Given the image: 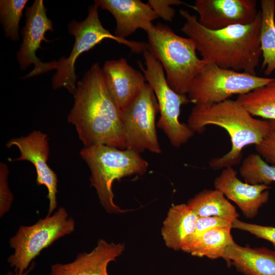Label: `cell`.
I'll return each mask as SVG.
<instances>
[{
	"instance_id": "cell-15",
	"label": "cell",
	"mask_w": 275,
	"mask_h": 275,
	"mask_svg": "<svg viewBox=\"0 0 275 275\" xmlns=\"http://www.w3.org/2000/svg\"><path fill=\"white\" fill-rule=\"evenodd\" d=\"M214 186L234 202L249 218L255 217L260 208L269 200V185H253L241 181L233 167L223 169L221 174L215 178Z\"/></svg>"
},
{
	"instance_id": "cell-20",
	"label": "cell",
	"mask_w": 275,
	"mask_h": 275,
	"mask_svg": "<svg viewBox=\"0 0 275 275\" xmlns=\"http://www.w3.org/2000/svg\"><path fill=\"white\" fill-rule=\"evenodd\" d=\"M187 205L198 217H218L233 222L239 216L235 207L215 189L201 191Z\"/></svg>"
},
{
	"instance_id": "cell-30",
	"label": "cell",
	"mask_w": 275,
	"mask_h": 275,
	"mask_svg": "<svg viewBox=\"0 0 275 275\" xmlns=\"http://www.w3.org/2000/svg\"><path fill=\"white\" fill-rule=\"evenodd\" d=\"M147 3L154 11L158 18L168 21H172L175 14V10L171 7L173 5H188L180 0H148Z\"/></svg>"
},
{
	"instance_id": "cell-6",
	"label": "cell",
	"mask_w": 275,
	"mask_h": 275,
	"mask_svg": "<svg viewBox=\"0 0 275 275\" xmlns=\"http://www.w3.org/2000/svg\"><path fill=\"white\" fill-rule=\"evenodd\" d=\"M98 7L94 4L88 9V14L81 21L72 20L68 24L70 34L75 38L74 43L69 57L63 56L57 61V70L51 80L52 87L56 90L65 88L74 94L77 79L75 64L77 58L88 51L102 40L109 39L129 47L131 51L140 53L148 48V43L122 39L111 34L102 25L99 17Z\"/></svg>"
},
{
	"instance_id": "cell-4",
	"label": "cell",
	"mask_w": 275,
	"mask_h": 275,
	"mask_svg": "<svg viewBox=\"0 0 275 275\" xmlns=\"http://www.w3.org/2000/svg\"><path fill=\"white\" fill-rule=\"evenodd\" d=\"M146 33L148 49L162 65L168 85L176 93L187 95L192 81L207 64L198 57L194 42L161 23Z\"/></svg>"
},
{
	"instance_id": "cell-23",
	"label": "cell",
	"mask_w": 275,
	"mask_h": 275,
	"mask_svg": "<svg viewBox=\"0 0 275 275\" xmlns=\"http://www.w3.org/2000/svg\"><path fill=\"white\" fill-rule=\"evenodd\" d=\"M236 100L254 117L275 120V78L248 93L238 95Z\"/></svg>"
},
{
	"instance_id": "cell-12",
	"label": "cell",
	"mask_w": 275,
	"mask_h": 275,
	"mask_svg": "<svg viewBox=\"0 0 275 275\" xmlns=\"http://www.w3.org/2000/svg\"><path fill=\"white\" fill-rule=\"evenodd\" d=\"M16 146L20 156L12 161L26 160L35 168L38 185H44L48 191L46 197L49 200L47 215H50L57 206L58 177L48 166L47 161L49 153L48 138L47 134L39 130H35L25 136L13 138L6 144L8 148Z\"/></svg>"
},
{
	"instance_id": "cell-29",
	"label": "cell",
	"mask_w": 275,
	"mask_h": 275,
	"mask_svg": "<svg viewBox=\"0 0 275 275\" xmlns=\"http://www.w3.org/2000/svg\"><path fill=\"white\" fill-rule=\"evenodd\" d=\"M9 169L6 164L0 163V216L3 217L11 208L14 199L8 183Z\"/></svg>"
},
{
	"instance_id": "cell-14",
	"label": "cell",
	"mask_w": 275,
	"mask_h": 275,
	"mask_svg": "<svg viewBox=\"0 0 275 275\" xmlns=\"http://www.w3.org/2000/svg\"><path fill=\"white\" fill-rule=\"evenodd\" d=\"M102 71L108 92L120 111L133 102L146 83L144 74L124 58L106 61Z\"/></svg>"
},
{
	"instance_id": "cell-25",
	"label": "cell",
	"mask_w": 275,
	"mask_h": 275,
	"mask_svg": "<svg viewBox=\"0 0 275 275\" xmlns=\"http://www.w3.org/2000/svg\"><path fill=\"white\" fill-rule=\"evenodd\" d=\"M28 0H1L0 20L5 36L10 40H19V24Z\"/></svg>"
},
{
	"instance_id": "cell-16",
	"label": "cell",
	"mask_w": 275,
	"mask_h": 275,
	"mask_svg": "<svg viewBox=\"0 0 275 275\" xmlns=\"http://www.w3.org/2000/svg\"><path fill=\"white\" fill-rule=\"evenodd\" d=\"M94 4L114 16L116 22L114 35L122 39L139 29L147 32L154 26L152 21L158 18L147 3L140 0H96Z\"/></svg>"
},
{
	"instance_id": "cell-7",
	"label": "cell",
	"mask_w": 275,
	"mask_h": 275,
	"mask_svg": "<svg viewBox=\"0 0 275 275\" xmlns=\"http://www.w3.org/2000/svg\"><path fill=\"white\" fill-rule=\"evenodd\" d=\"M74 219L61 207L53 215H47L31 226H21L9 240L14 250L8 262L15 272L24 273L41 251L75 230Z\"/></svg>"
},
{
	"instance_id": "cell-26",
	"label": "cell",
	"mask_w": 275,
	"mask_h": 275,
	"mask_svg": "<svg viewBox=\"0 0 275 275\" xmlns=\"http://www.w3.org/2000/svg\"><path fill=\"white\" fill-rule=\"evenodd\" d=\"M216 228L232 229L233 228V222L218 217H198L194 232L188 238L185 245L183 248L192 244L206 231Z\"/></svg>"
},
{
	"instance_id": "cell-10",
	"label": "cell",
	"mask_w": 275,
	"mask_h": 275,
	"mask_svg": "<svg viewBox=\"0 0 275 275\" xmlns=\"http://www.w3.org/2000/svg\"><path fill=\"white\" fill-rule=\"evenodd\" d=\"M159 112L155 93L146 82L133 102L121 111L127 149L139 153L146 150L161 153L155 124L156 116Z\"/></svg>"
},
{
	"instance_id": "cell-1",
	"label": "cell",
	"mask_w": 275,
	"mask_h": 275,
	"mask_svg": "<svg viewBox=\"0 0 275 275\" xmlns=\"http://www.w3.org/2000/svg\"><path fill=\"white\" fill-rule=\"evenodd\" d=\"M68 121L88 147L97 145L127 149L121 111L106 88L102 68L94 63L76 84Z\"/></svg>"
},
{
	"instance_id": "cell-24",
	"label": "cell",
	"mask_w": 275,
	"mask_h": 275,
	"mask_svg": "<svg viewBox=\"0 0 275 275\" xmlns=\"http://www.w3.org/2000/svg\"><path fill=\"white\" fill-rule=\"evenodd\" d=\"M239 172L245 182L269 185L275 182V167L267 163L258 153L250 154L242 161Z\"/></svg>"
},
{
	"instance_id": "cell-13",
	"label": "cell",
	"mask_w": 275,
	"mask_h": 275,
	"mask_svg": "<svg viewBox=\"0 0 275 275\" xmlns=\"http://www.w3.org/2000/svg\"><path fill=\"white\" fill-rule=\"evenodd\" d=\"M190 8L199 14V23L211 30L250 24L259 11L255 0H196Z\"/></svg>"
},
{
	"instance_id": "cell-2",
	"label": "cell",
	"mask_w": 275,
	"mask_h": 275,
	"mask_svg": "<svg viewBox=\"0 0 275 275\" xmlns=\"http://www.w3.org/2000/svg\"><path fill=\"white\" fill-rule=\"evenodd\" d=\"M180 14L185 20L181 32L194 42L197 50L207 63L256 75V69L262 56L260 10L250 24L218 30L204 28L198 17L187 10L181 9Z\"/></svg>"
},
{
	"instance_id": "cell-11",
	"label": "cell",
	"mask_w": 275,
	"mask_h": 275,
	"mask_svg": "<svg viewBox=\"0 0 275 275\" xmlns=\"http://www.w3.org/2000/svg\"><path fill=\"white\" fill-rule=\"evenodd\" d=\"M25 23L21 31L22 41L16 53L20 68L24 70L33 64V69L22 79L28 78L56 69L57 61L44 63L36 56V51L42 41L50 42L45 37L47 31H53L52 22L48 18L42 0H36L26 8Z\"/></svg>"
},
{
	"instance_id": "cell-8",
	"label": "cell",
	"mask_w": 275,
	"mask_h": 275,
	"mask_svg": "<svg viewBox=\"0 0 275 275\" xmlns=\"http://www.w3.org/2000/svg\"><path fill=\"white\" fill-rule=\"evenodd\" d=\"M143 56L146 67L141 62L138 64L157 100L160 113L157 127L166 134L172 146L179 147L194 134L187 124L181 123L179 119L181 106L190 101L187 95L178 94L169 86L162 65L148 47Z\"/></svg>"
},
{
	"instance_id": "cell-22",
	"label": "cell",
	"mask_w": 275,
	"mask_h": 275,
	"mask_svg": "<svg viewBox=\"0 0 275 275\" xmlns=\"http://www.w3.org/2000/svg\"><path fill=\"white\" fill-rule=\"evenodd\" d=\"M260 4L261 69L263 73L268 76L275 70V1L262 0Z\"/></svg>"
},
{
	"instance_id": "cell-21",
	"label": "cell",
	"mask_w": 275,
	"mask_h": 275,
	"mask_svg": "<svg viewBox=\"0 0 275 275\" xmlns=\"http://www.w3.org/2000/svg\"><path fill=\"white\" fill-rule=\"evenodd\" d=\"M231 229L216 228L204 232L192 244L181 250L197 257L223 259L227 249L234 242Z\"/></svg>"
},
{
	"instance_id": "cell-5",
	"label": "cell",
	"mask_w": 275,
	"mask_h": 275,
	"mask_svg": "<svg viewBox=\"0 0 275 275\" xmlns=\"http://www.w3.org/2000/svg\"><path fill=\"white\" fill-rule=\"evenodd\" d=\"M80 155L90 169L91 185L104 209L108 213L123 212L114 202L113 182L125 176L143 175L148 167L147 161L133 150L104 145L84 147Z\"/></svg>"
},
{
	"instance_id": "cell-18",
	"label": "cell",
	"mask_w": 275,
	"mask_h": 275,
	"mask_svg": "<svg viewBox=\"0 0 275 275\" xmlns=\"http://www.w3.org/2000/svg\"><path fill=\"white\" fill-rule=\"evenodd\" d=\"M224 259L244 275H275V250L242 246L234 242L227 249Z\"/></svg>"
},
{
	"instance_id": "cell-31",
	"label": "cell",
	"mask_w": 275,
	"mask_h": 275,
	"mask_svg": "<svg viewBox=\"0 0 275 275\" xmlns=\"http://www.w3.org/2000/svg\"><path fill=\"white\" fill-rule=\"evenodd\" d=\"M35 266V263L34 262H33L31 264V265L30 266V268L28 270H26L24 273H19L17 272H12V271H9L7 275H28L29 273L33 269V267Z\"/></svg>"
},
{
	"instance_id": "cell-19",
	"label": "cell",
	"mask_w": 275,
	"mask_h": 275,
	"mask_svg": "<svg viewBox=\"0 0 275 275\" xmlns=\"http://www.w3.org/2000/svg\"><path fill=\"white\" fill-rule=\"evenodd\" d=\"M198 216L187 204L173 206L163 223L161 234L167 247L181 250L195 229Z\"/></svg>"
},
{
	"instance_id": "cell-3",
	"label": "cell",
	"mask_w": 275,
	"mask_h": 275,
	"mask_svg": "<svg viewBox=\"0 0 275 275\" xmlns=\"http://www.w3.org/2000/svg\"><path fill=\"white\" fill-rule=\"evenodd\" d=\"M187 125L195 132L202 133L206 126L214 125L224 128L231 142L230 150L223 156L212 159L209 166L218 170L239 164L243 149L258 144L269 129L268 120L255 118L236 100L206 104H196L192 108Z\"/></svg>"
},
{
	"instance_id": "cell-9",
	"label": "cell",
	"mask_w": 275,
	"mask_h": 275,
	"mask_svg": "<svg viewBox=\"0 0 275 275\" xmlns=\"http://www.w3.org/2000/svg\"><path fill=\"white\" fill-rule=\"evenodd\" d=\"M273 79L207 63L192 81L187 95L195 105L219 103L233 95L248 93Z\"/></svg>"
},
{
	"instance_id": "cell-28",
	"label": "cell",
	"mask_w": 275,
	"mask_h": 275,
	"mask_svg": "<svg viewBox=\"0 0 275 275\" xmlns=\"http://www.w3.org/2000/svg\"><path fill=\"white\" fill-rule=\"evenodd\" d=\"M233 228L248 232L256 237L270 242L275 248V227L248 223L235 219Z\"/></svg>"
},
{
	"instance_id": "cell-17",
	"label": "cell",
	"mask_w": 275,
	"mask_h": 275,
	"mask_svg": "<svg viewBox=\"0 0 275 275\" xmlns=\"http://www.w3.org/2000/svg\"><path fill=\"white\" fill-rule=\"evenodd\" d=\"M124 249L121 243H108L102 239L90 253H79L72 262L51 266L49 275H109L107 266Z\"/></svg>"
},
{
	"instance_id": "cell-27",
	"label": "cell",
	"mask_w": 275,
	"mask_h": 275,
	"mask_svg": "<svg viewBox=\"0 0 275 275\" xmlns=\"http://www.w3.org/2000/svg\"><path fill=\"white\" fill-rule=\"evenodd\" d=\"M270 127L263 139L255 146L258 154L268 164L275 167V120H269Z\"/></svg>"
}]
</instances>
